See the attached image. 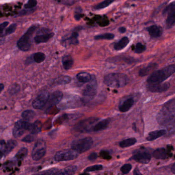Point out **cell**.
<instances>
[{
  "label": "cell",
  "instance_id": "f6af8a7d",
  "mask_svg": "<svg viewBox=\"0 0 175 175\" xmlns=\"http://www.w3.org/2000/svg\"><path fill=\"white\" fill-rule=\"evenodd\" d=\"M35 138V135L30 134L29 135H27V136L24 137V138L22 140V141L25 142L31 143L34 140Z\"/></svg>",
  "mask_w": 175,
  "mask_h": 175
},
{
  "label": "cell",
  "instance_id": "bcb514c9",
  "mask_svg": "<svg viewBox=\"0 0 175 175\" xmlns=\"http://www.w3.org/2000/svg\"><path fill=\"white\" fill-rule=\"evenodd\" d=\"M100 157L104 159H110L111 158L109 153L107 151H101L100 152Z\"/></svg>",
  "mask_w": 175,
  "mask_h": 175
},
{
  "label": "cell",
  "instance_id": "ee69618b",
  "mask_svg": "<svg viewBox=\"0 0 175 175\" xmlns=\"http://www.w3.org/2000/svg\"><path fill=\"white\" fill-rule=\"evenodd\" d=\"M37 4V0H28L27 3L24 5V7L25 9L33 8Z\"/></svg>",
  "mask_w": 175,
  "mask_h": 175
},
{
  "label": "cell",
  "instance_id": "30bf717a",
  "mask_svg": "<svg viewBox=\"0 0 175 175\" xmlns=\"http://www.w3.org/2000/svg\"><path fill=\"white\" fill-rule=\"evenodd\" d=\"M46 152V142L44 140H40L35 143L33 148L31 156L34 161H38L44 157Z\"/></svg>",
  "mask_w": 175,
  "mask_h": 175
},
{
  "label": "cell",
  "instance_id": "4dcf8cb0",
  "mask_svg": "<svg viewBox=\"0 0 175 175\" xmlns=\"http://www.w3.org/2000/svg\"><path fill=\"white\" fill-rule=\"evenodd\" d=\"M77 169V167L75 165H71L63 170H61V175H71L75 174Z\"/></svg>",
  "mask_w": 175,
  "mask_h": 175
},
{
  "label": "cell",
  "instance_id": "f1b7e54d",
  "mask_svg": "<svg viewBox=\"0 0 175 175\" xmlns=\"http://www.w3.org/2000/svg\"><path fill=\"white\" fill-rule=\"evenodd\" d=\"M25 131V130L22 128L18 123L16 122V124L14 125V127L13 129V135L16 138L20 137L24 134Z\"/></svg>",
  "mask_w": 175,
  "mask_h": 175
},
{
  "label": "cell",
  "instance_id": "484cf974",
  "mask_svg": "<svg viewBox=\"0 0 175 175\" xmlns=\"http://www.w3.org/2000/svg\"><path fill=\"white\" fill-rule=\"evenodd\" d=\"M130 42V40L127 37H123V38L120 40L117 43L114 45V50H123V48H125Z\"/></svg>",
  "mask_w": 175,
  "mask_h": 175
},
{
  "label": "cell",
  "instance_id": "ab89813d",
  "mask_svg": "<svg viewBox=\"0 0 175 175\" xmlns=\"http://www.w3.org/2000/svg\"><path fill=\"white\" fill-rule=\"evenodd\" d=\"M20 89V85L17 84H14L10 86V88H8L9 93L10 95H14L16 93H18Z\"/></svg>",
  "mask_w": 175,
  "mask_h": 175
},
{
  "label": "cell",
  "instance_id": "277c9868",
  "mask_svg": "<svg viewBox=\"0 0 175 175\" xmlns=\"http://www.w3.org/2000/svg\"><path fill=\"white\" fill-rule=\"evenodd\" d=\"M37 29V26H31L20 38L17 42V46L19 50L23 51H27L30 49L32 44V37Z\"/></svg>",
  "mask_w": 175,
  "mask_h": 175
},
{
  "label": "cell",
  "instance_id": "ac0fdd59",
  "mask_svg": "<svg viewBox=\"0 0 175 175\" xmlns=\"http://www.w3.org/2000/svg\"><path fill=\"white\" fill-rule=\"evenodd\" d=\"M167 134V130H157L155 131L150 132L146 138L147 141H152L156 140Z\"/></svg>",
  "mask_w": 175,
  "mask_h": 175
},
{
  "label": "cell",
  "instance_id": "1f68e13d",
  "mask_svg": "<svg viewBox=\"0 0 175 175\" xmlns=\"http://www.w3.org/2000/svg\"><path fill=\"white\" fill-rule=\"evenodd\" d=\"M114 1V0H104L101 3H99L94 7V10H100L108 7Z\"/></svg>",
  "mask_w": 175,
  "mask_h": 175
},
{
  "label": "cell",
  "instance_id": "52a82bcc",
  "mask_svg": "<svg viewBox=\"0 0 175 175\" xmlns=\"http://www.w3.org/2000/svg\"><path fill=\"white\" fill-rule=\"evenodd\" d=\"M151 154L146 148H141L133 153L130 159L142 164H147L151 159Z\"/></svg>",
  "mask_w": 175,
  "mask_h": 175
},
{
  "label": "cell",
  "instance_id": "836d02e7",
  "mask_svg": "<svg viewBox=\"0 0 175 175\" xmlns=\"http://www.w3.org/2000/svg\"><path fill=\"white\" fill-rule=\"evenodd\" d=\"M45 58L46 56L45 54L43 52H37L33 55V60L34 62L38 63H40L41 62H43L45 60Z\"/></svg>",
  "mask_w": 175,
  "mask_h": 175
},
{
  "label": "cell",
  "instance_id": "6f0895ef",
  "mask_svg": "<svg viewBox=\"0 0 175 175\" xmlns=\"http://www.w3.org/2000/svg\"><path fill=\"white\" fill-rule=\"evenodd\" d=\"M5 144V142L4 140H2L0 141V144L1 146H4Z\"/></svg>",
  "mask_w": 175,
  "mask_h": 175
},
{
  "label": "cell",
  "instance_id": "3957f363",
  "mask_svg": "<svg viewBox=\"0 0 175 175\" xmlns=\"http://www.w3.org/2000/svg\"><path fill=\"white\" fill-rule=\"evenodd\" d=\"M175 72V64L169 65L151 73L147 80V82L148 84L162 83L173 75Z\"/></svg>",
  "mask_w": 175,
  "mask_h": 175
},
{
  "label": "cell",
  "instance_id": "ba28073f",
  "mask_svg": "<svg viewBox=\"0 0 175 175\" xmlns=\"http://www.w3.org/2000/svg\"><path fill=\"white\" fill-rule=\"evenodd\" d=\"M98 120L99 119L93 117L82 120L75 126L73 130L76 132L81 133L90 131L93 129V124Z\"/></svg>",
  "mask_w": 175,
  "mask_h": 175
},
{
  "label": "cell",
  "instance_id": "8fae6325",
  "mask_svg": "<svg viewBox=\"0 0 175 175\" xmlns=\"http://www.w3.org/2000/svg\"><path fill=\"white\" fill-rule=\"evenodd\" d=\"M84 104L82 98L78 97H69L62 102L60 107L63 109H75Z\"/></svg>",
  "mask_w": 175,
  "mask_h": 175
},
{
  "label": "cell",
  "instance_id": "d6a6232c",
  "mask_svg": "<svg viewBox=\"0 0 175 175\" xmlns=\"http://www.w3.org/2000/svg\"><path fill=\"white\" fill-rule=\"evenodd\" d=\"M35 116V112L32 110H26L23 112L22 117L24 120H32Z\"/></svg>",
  "mask_w": 175,
  "mask_h": 175
},
{
  "label": "cell",
  "instance_id": "44dd1931",
  "mask_svg": "<svg viewBox=\"0 0 175 175\" xmlns=\"http://www.w3.org/2000/svg\"><path fill=\"white\" fill-rule=\"evenodd\" d=\"M158 65L156 63L150 64L146 67L142 68L139 72V75L141 77H145L149 75L157 68Z\"/></svg>",
  "mask_w": 175,
  "mask_h": 175
},
{
  "label": "cell",
  "instance_id": "8d00e7d4",
  "mask_svg": "<svg viewBox=\"0 0 175 175\" xmlns=\"http://www.w3.org/2000/svg\"><path fill=\"white\" fill-rule=\"evenodd\" d=\"M61 170L58 168H52L47 171H45L39 174L42 175H61Z\"/></svg>",
  "mask_w": 175,
  "mask_h": 175
},
{
  "label": "cell",
  "instance_id": "681fc988",
  "mask_svg": "<svg viewBox=\"0 0 175 175\" xmlns=\"http://www.w3.org/2000/svg\"><path fill=\"white\" fill-rule=\"evenodd\" d=\"M98 157L97 153L93 152H92L89 155V156L88 157V159L90 160V161H94L95 160L97 159Z\"/></svg>",
  "mask_w": 175,
  "mask_h": 175
},
{
  "label": "cell",
  "instance_id": "603a6c76",
  "mask_svg": "<svg viewBox=\"0 0 175 175\" xmlns=\"http://www.w3.org/2000/svg\"><path fill=\"white\" fill-rule=\"evenodd\" d=\"M110 119L107 118L104 119L99 122L98 123L95 125L92 129V130L93 131H99L102 130H104L107 128L109 124L110 123Z\"/></svg>",
  "mask_w": 175,
  "mask_h": 175
},
{
  "label": "cell",
  "instance_id": "cb8c5ba5",
  "mask_svg": "<svg viewBox=\"0 0 175 175\" xmlns=\"http://www.w3.org/2000/svg\"><path fill=\"white\" fill-rule=\"evenodd\" d=\"M62 64L65 70H69L73 65V60L71 56L66 55L62 58Z\"/></svg>",
  "mask_w": 175,
  "mask_h": 175
},
{
  "label": "cell",
  "instance_id": "4fadbf2b",
  "mask_svg": "<svg viewBox=\"0 0 175 175\" xmlns=\"http://www.w3.org/2000/svg\"><path fill=\"white\" fill-rule=\"evenodd\" d=\"M163 14H167V18L166 20L167 28H171L175 24V5L174 2L167 6L164 10Z\"/></svg>",
  "mask_w": 175,
  "mask_h": 175
},
{
  "label": "cell",
  "instance_id": "8992f818",
  "mask_svg": "<svg viewBox=\"0 0 175 175\" xmlns=\"http://www.w3.org/2000/svg\"><path fill=\"white\" fill-rule=\"evenodd\" d=\"M89 83L86 85L83 92L82 101L84 104L87 103L95 97L97 93V82L95 77H92Z\"/></svg>",
  "mask_w": 175,
  "mask_h": 175
},
{
  "label": "cell",
  "instance_id": "60d3db41",
  "mask_svg": "<svg viewBox=\"0 0 175 175\" xmlns=\"http://www.w3.org/2000/svg\"><path fill=\"white\" fill-rule=\"evenodd\" d=\"M103 169V166L102 165H95L88 167L84 169V172H92L95 171H100Z\"/></svg>",
  "mask_w": 175,
  "mask_h": 175
},
{
  "label": "cell",
  "instance_id": "2e32d148",
  "mask_svg": "<svg viewBox=\"0 0 175 175\" xmlns=\"http://www.w3.org/2000/svg\"><path fill=\"white\" fill-rule=\"evenodd\" d=\"M63 97V94L60 91H56L50 95V97L47 101V104L48 108L50 109L51 107L55 105H57L60 103L62 101Z\"/></svg>",
  "mask_w": 175,
  "mask_h": 175
},
{
  "label": "cell",
  "instance_id": "83f0119b",
  "mask_svg": "<svg viewBox=\"0 0 175 175\" xmlns=\"http://www.w3.org/2000/svg\"><path fill=\"white\" fill-rule=\"evenodd\" d=\"M137 142V139L135 138H130L122 140L119 143V146L122 148H125L131 146L135 144Z\"/></svg>",
  "mask_w": 175,
  "mask_h": 175
},
{
  "label": "cell",
  "instance_id": "f35d334b",
  "mask_svg": "<svg viewBox=\"0 0 175 175\" xmlns=\"http://www.w3.org/2000/svg\"><path fill=\"white\" fill-rule=\"evenodd\" d=\"M28 154V150L26 148H22L16 155V157L18 159H23L26 157Z\"/></svg>",
  "mask_w": 175,
  "mask_h": 175
},
{
  "label": "cell",
  "instance_id": "e0dca14e",
  "mask_svg": "<svg viewBox=\"0 0 175 175\" xmlns=\"http://www.w3.org/2000/svg\"><path fill=\"white\" fill-rule=\"evenodd\" d=\"M146 30L148 31L150 35L153 38H159L162 34V29L160 26L156 25L149 26L146 28Z\"/></svg>",
  "mask_w": 175,
  "mask_h": 175
},
{
  "label": "cell",
  "instance_id": "7dc6e473",
  "mask_svg": "<svg viewBox=\"0 0 175 175\" xmlns=\"http://www.w3.org/2000/svg\"><path fill=\"white\" fill-rule=\"evenodd\" d=\"M34 10L33 8L31 9H26L24 10H22L21 11L20 13V16H25V15H27V14H30L34 12Z\"/></svg>",
  "mask_w": 175,
  "mask_h": 175
},
{
  "label": "cell",
  "instance_id": "f5cc1de1",
  "mask_svg": "<svg viewBox=\"0 0 175 175\" xmlns=\"http://www.w3.org/2000/svg\"><path fill=\"white\" fill-rule=\"evenodd\" d=\"M134 175H141L140 172L139 171V169L137 168L135 169L134 172Z\"/></svg>",
  "mask_w": 175,
  "mask_h": 175
},
{
  "label": "cell",
  "instance_id": "b9f144b4",
  "mask_svg": "<svg viewBox=\"0 0 175 175\" xmlns=\"http://www.w3.org/2000/svg\"><path fill=\"white\" fill-rule=\"evenodd\" d=\"M146 50V47L144 45H143L141 43H138L135 45L134 50L137 54H141V53Z\"/></svg>",
  "mask_w": 175,
  "mask_h": 175
},
{
  "label": "cell",
  "instance_id": "4316f807",
  "mask_svg": "<svg viewBox=\"0 0 175 175\" xmlns=\"http://www.w3.org/2000/svg\"><path fill=\"white\" fill-rule=\"evenodd\" d=\"M17 142L16 140H10L8 141L7 144H5L4 149V154L5 156L7 155L9 153L11 152V151L16 146Z\"/></svg>",
  "mask_w": 175,
  "mask_h": 175
},
{
  "label": "cell",
  "instance_id": "f907efd6",
  "mask_svg": "<svg viewBox=\"0 0 175 175\" xmlns=\"http://www.w3.org/2000/svg\"><path fill=\"white\" fill-rule=\"evenodd\" d=\"M81 13L80 9L79 11H78V9H77V11L75 13V19L77 21H79L81 19Z\"/></svg>",
  "mask_w": 175,
  "mask_h": 175
},
{
  "label": "cell",
  "instance_id": "7c38bea8",
  "mask_svg": "<svg viewBox=\"0 0 175 175\" xmlns=\"http://www.w3.org/2000/svg\"><path fill=\"white\" fill-rule=\"evenodd\" d=\"M50 97V93L47 90H43L33 101L32 105L34 109H40L46 104Z\"/></svg>",
  "mask_w": 175,
  "mask_h": 175
},
{
  "label": "cell",
  "instance_id": "5b68a950",
  "mask_svg": "<svg viewBox=\"0 0 175 175\" xmlns=\"http://www.w3.org/2000/svg\"><path fill=\"white\" fill-rule=\"evenodd\" d=\"M93 143V139L92 137H87L73 141L71 146L72 148L78 151L79 154H81L92 148Z\"/></svg>",
  "mask_w": 175,
  "mask_h": 175
},
{
  "label": "cell",
  "instance_id": "74e56055",
  "mask_svg": "<svg viewBox=\"0 0 175 175\" xmlns=\"http://www.w3.org/2000/svg\"><path fill=\"white\" fill-rule=\"evenodd\" d=\"M17 24L15 23L12 24L9 26L8 28H7L5 31L4 34H3L2 37H5L6 35H9L11 34L14 33L15 30H16V28H17Z\"/></svg>",
  "mask_w": 175,
  "mask_h": 175
},
{
  "label": "cell",
  "instance_id": "7a4b0ae2",
  "mask_svg": "<svg viewBox=\"0 0 175 175\" xmlns=\"http://www.w3.org/2000/svg\"><path fill=\"white\" fill-rule=\"evenodd\" d=\"M129 77L122 73H110L105 76L104 79L105 84L109 88H123L129 83Z\"/></svg>",
  "mask_w": 175,
  "mask_h": 175
},
{
  "label": "cell",
  "instance_id": "d4e9b609",
  "mask_svg": "<svg viewBox=\"0 0 175 175\" xmlns=\"http://www.w3.org/2000/svg\"><path fill=\"white\" fill-rule=\"evenodd\" d=\"M76 77L77 79L79 82L85 83L89 82L92 80L93 76L88 72H81L78 73Z\"/></svg>",
  "mask_w": 175,
  "mask_h": 175
},
{
  "label": "cell",
  "instance_id": "d590c367",
  "mask_svg": "<svg viewBox=\"0 0 175 175\" xmlns=\"http://www.w3.org/2000/svg\"><path fill=\"white\" fill-rule=\"evenodd\" d=\"M41 124L40 122H35L34 124H32L31 128L30 129L29 131L31 134L36 135L41 131Z\"/></svg>",
  "mask_w": 175,
  "mask_h": 175
},
{
  "label": "cell",
  "instance_id": "7bdbcfd3",
  "mask_svg": "<svg viewBox=\"0 0 175 175\" xmlns=\"http://www.w3.org/2000/svg\"><path fill=\"white\" fill-rule=\"evenodd\" d=\"M132 169V165L130 164H125L123 165L121 168V171L123 174H127Z\"/></svg>",
  "mask_w": 175,
  "mask_h": 175
},
{
  "label": "cell",
  "instance_id": "11a10c76",
  "mask_svg": "<svg viewBox=\"0 0 175 175\" xmlns=\"http://www.w3.org/2000/svg\"><path fill=\"white\" fill-rule=\"evenodd\" d=\"M3 37H2V36L0 35V45L3 44V43H4V39Z\"/></svg>",
  "mask_w": 175,
  "mask_h": 175
},
{
  "label": "cell",
  "instance_id": "6da1fadb",
  "mask_svg": "<svg viewBox=\"0 0 175 175\" xmlns=\"http://www.w3.org/2000/svg\"><path fill=\"white\" fill-rule=\"evenodd\" d=\"M175 114V99L165 103L158 113L157 121L160 125H167L174 121Z\"/></svg>",
  "mask_w": 175,
  "mask_h": 175
},
{
  "label": "cell",
  "instance_id": "680465c9",
  "mask_svg": "<svg viewBox=\"0 0 175 175\" xmlns=\"http://www.w3.org/2000/svg\"><path fill=\"white\" fill-rule=\"evenodd\" d=\"M3 152H2V151H0V159H1L2 158V157H3Z\"/></svg>",
  "mask_w": 175,
  "mask_h": 175
},
{
  "label": "cell",
  "instance_id": "9f6ffc18",
  "mask_svg": "<svg viewBox=\"0 0 175 175\" xmlns=\"http://www.w3.org/2000/svg\"><path fill=\"white\" fill-rule=\"evenodd\" d=\"M4 85H3V84L0 83V93L2 92V90L4 89Z\"/></svg>",
  "mask_w": 175,
  "mask_h": 175
},
{
  "label": "cell",
  "instance_id": "d6986e66",
  "mask_svg": "<svg viewBox=\"0 0 175 175\" xmlns=\"http://www.w3.org/2000/svg\"><path fill=\"white\" fill-rule=\"evenodd\" d=\"M134 104V100L133 98H128L122 103L119 106V110L122 113H125L130 110L133 107Z\"/></svg>",
  "mask_w": 175,
  "mask_h": 175
},
{
  "label": "cell",
  "instance_id": "5bb4252c",
  "mask_svg": "<svg viewBox=\"0 0 175 175\" xmlns=\"http://www.w3.org/2000/svg\"><path fill=\"white\" fill-rule=\"evenodd\" d=\"M37 34L34 39L37 44L47 42L55 35L54 33H50V30L46 28L40 30Z\"/></svg>",
  "mask_w": 175,
  "mask_h": 175
},
{
  "label": "cell",
  "instance_id": "7402d4cb",
  "mask_svg": "<svg viewBox=\"0 0 175 175\" xmlns=\"http://www.w3.org/2000/svg\"><path fill=\"white\" fill-rule=\"evenodd\" d=\"M64 44L66 45H77L78 44V34L77 32H73L67 38L62 40Z\"/></svg>",
  "mask_w": 175,
  "mask_h": 175
},
{
  "label": "cell",
  "instance_id": "c3c4849f",
  "mask_svg": "<svg viewBox=\"0 0 175 175\" xmlns=\"http://www.w3.org/2000/svg\"><path fill=\"white\" fill-rule=\"evenodd\" d=\"M8 24L9 23L8 22H5L0 24V35L1 36H2L4 29L7 27V26L8 25Z\"/></svg>",
  "mask_w": 175,
  "mask_h": 175
},
{
  "label": "cell",
  "instance_id": "e575fe53",
  "mask_svg": "<svg viewBox=\"0 0 175 175\" xmlns=\"http://www.w3.org/2000/svg\"><path fill=\"white\" fill-rule=\"evenodd\" d=\"M114 34H110V33H106V34H102L96 35L95 37V39L96 40H111L114 39Z\"/></svg>",
  "mask_w": 175,
  "mask_h": 175
},
{
  "label": "cell",
  "instance_id": "9a60e30c",
  "mask_svg": "<svg viewBox=\"0 0 175 175\" xmlns=\"http://www.w3.org/2000/svg\"><path fill=\"white\" fill-rule=\"evenodd\" d=\"M170 86V84L168 82L152 84L148 85V90L152 93H161L168 90Z\"/></svg>",
  "mask_w": 175,
  "mask_h": 175
},
{
  "label": "cell",
  "instance_id": "816d5d0a",
  "mask_svg": "<svg viewBox=\"0 0 175 175\" xmlns=\"http://www.w3.org/2000/svg\"><path fill=\"white\" fill-rule=\"evenodd\" d=\"M126 30L125 27H122L119 28V31L121 33H124L125 32Z\"/></svg>",
  "mask_w": 175,
  "mask_h": 175
},
{
  "label": "cell",
  "instance_id": "db71d44e",
  "mask_svg": "<svg viewBox=\"0 0 175 175\" xmlns=\"http://www.w3.org/2000/svg\"><path fill=\"white\" fill-rule=\"evenodd\" d=\"M171 171L172 172V173L173 174H175V163L173 164L172 165V167H171Z\"/></svg>",
  "mask_w": 175,
  "mask_h": 175
},
{
  "label": "cell",
  "instance_id": "9c48e42d",
  "mask_svg": "<svg viewBox=\"0 0 175 175\" xmlns=\"http://www.w3.org/2000/svg\"><path fill=\"white\" fill-rule=\"evenodd\" d=\"M79 152L73 149L63 150L58 151L55 156V160L57 162L72 160L76 159L79 155Z\"/></svg>",
  "mask_w": 175,
  "mask_h": 175
},
{
  "label": "cell",
  "instance_id": "ffe728a7",
  "mask_svg": "<svg viewBox=\"0 0 175 175\" xmlns=\"http://www.w3.org/2000/svg\"><path fill=\"white\" fill-rule=\"evenodd\" d=\"M168 151L164 148H157L152 153L153 157L157 159H165L168 157Z\"/></svg>",
  "mask_w": 175,
  "mask_h": 175
},
{
  "label": "cell",
  "instance_id": "f546056e",
  "mask_svg": "<svg viewBox=\"0 0 175 175\" xmlns=\"http://www.w3.org/2000/svg\"><path fill=\"white\" fill-rule=\"evenodd\" d=\"M72 81V79L69 76L60 77L59 78H56L54 82L56 85H65L69 83Z\"/></svg>",
  "mask_w": 175,
  "mask_h": 175
}]
</instances>
